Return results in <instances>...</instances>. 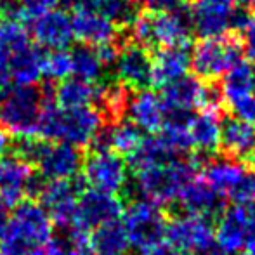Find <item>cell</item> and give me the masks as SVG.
Wrapping results in <instances>:
<instances>
[{"label":"cell","mask_w":255,"mask_h":255,"mask_svg":"<svg viewBox=\"0 0 255 255\" xmlns=\"http://www.w3.org/2000/svg\"><path fill=\"white\" fill-rule=\"evenodd\" d=\"M103 128V113L94 106L61 108L47 101L42 113L38 135L51 142L85 148L98 142Z\"/></svg>","instance_id":"1"},{"label":"cell","mask_w":255,"mask_h":255,"mask_svg":"<svg viewBox=\"0 0 255 255\" xmlns=\"http://www.w3.org/2000/svg\"><path fill=\"white\" fill-rule=\"evenodd\" d=\"M200 161L196 158H170L160 163L135 170L134 186L141 198L160 205L177 202L182 189L198 174Z\"/></svg>","instance_id":"2"},{"label":"cell","mask_w":255,"mask_h":255,"mask_svg":"<svg viewBox=\"0 0 255 255\" xmlns=\"http://www.w3.org/2000/svg\"><path fill=\"white\" fill-rule=\"evenodd\" d=\"M134 44L144 49L186 47L191 38L188 14L181 9H153L139 12L128 23Z\"/></svg>","instance_id":"3"},{"label":"cell","mask_w":255,"mask_h":255,"mask_svg":"<svg viewBox=\"0 0 255 255\" xmlns=\"http://www.w3.org/2000/svg\"><path fill=\"white\" fill-rule=\"evenodd\" d=\"M54 224L40 203L21 202L7 219L0 240L2 252L7 255H28L31 250L52 240Z\"/></svg>","instance_id":"4"},{"label":"cell","mask_w":255,"mask_h":255,"mask_svg":"<svg viewBox=\"0 0 255 255\" xmlns=\"http://www.w3.org/2000/svg\"><path fill=\"white\" fill-rule=\"evenodd\" d=\"M45 98L35 87L9 85L0 94V125L9 135L35 139L40 128Z\"/></svg>","instance_id":"5"},{"label":"cell","mask_w":255,"mask_h":255,"mask_svg":"<svg viewBox=\"0 0 255 255\" xmlns=\"http://www.w3.org/2000/svg\"><path fill=\"white\" fill-rule=\"evenodd\" d=\"M19 156L28 163H35L45 181H73L82 168V154L78 148L64 142L26 139L19 148Z\"/></svg>","instance_id":"6"},{"label":"cell","mask_w":255,"mask_h":255,"mask_svg":"<svg viewBox=\"0 0 255 255\" xmlns=\"http://www.w3.org/2000/svg\"><path fill=\"white\" fill-rule=\"evenodd\" d=\"M191 68L203 80H217L224 77L238 61H242V45L226 35L202 38L193 47Z\"/></svg>","instance_id":"7"},{"label":"cell","mask_w":255,"mask_h":255,"mask_svg":"<svg viewBox=\"0 0 255 255\" xmlns=\"http://www.w3.org/2000/svg\"><path fill=\"white\" fill-rule=\"evenodd\" d=\"M84 181L91 189L120 195L128 184V165L124 156L108 148L98 146L82 163Z\"/></svg>","instance_id":"8"},{"label":"cell","mask_w":255,"mask_h":255,"mask_svg":"<svg viewBox=\"0 0 255 255\" xmlns=\"http://www.w3.org/2000/svg\"><path fill=\"white\" fill-rule=\"evenodd\" d=\"M165 238L184 255H205L215 245V226L208 217L181 214L167 221Z\"/></svg>","instance_id":"9"},{"label":"cell","mask_w":255,"mask_h":255,"mask_svg":"<svg viewBox=\"0 0 255 255\" xmlns=\"http://www.w3.org/2000/svg\"><path fill=\"white\" fill-rule=\"evenodd\" d=\"M122 224L130 238L132 247L141 250L158 240L165 238L167 217L160 205L139 198L134 200L124 210Z\"/></svg>","instance_id":"10"},{"label":"cell","mask_w":255,"mask_h":255,"mask_svg":"<svg viewBox=\"0 0 255 255\" xmlns=\"http://www.w3.org/2000/svg\"><path fill=\"white\" fill-rule=\"evenodd\" d=\"M161 99L168 115H191L195 110L219 111V106L222 103L221 92L188 75L165 87Z\"/></svg>","instance_id":"11"},{"label":"cell","mask_w":255,"mask_h":255,"mask_svg":"<svg viewBox=\"0 0 255 255\" xmlns=\"http://www.w3.org/2000/svg\"><path fill=\"white\" fill-rule=\"evenodd\" d=\"M255 233V210L243 205L226 208L215 224V245L228 255H236L247 249Z\"/></svg>","instance_id":"12"},{"label":"cell","mask_w":255,"mask_h":255,"mask_svg":"<svg viewBox=\"0 0 255 255\" xmlns=\"http://www.w3.org/2000/svg\"><path fill=\"white\" fill-rule=\"evenodd\" d=\"M188 17L191 30L202 38L222 37L235 28L238 10L235 0H196Z\"/></svg>","instance_id":"13"},{"label":"cell","mask_w":255,"mask_h":255,"mask_svg":"<svg viewBox=\"0 0 255 255\" xmlns=\"http://www.w3.org/2000/svg\"><path fill=\"white\" fill-rule=\"evenodd\" d=\"M122 214H124V205L117 195L89 189V191L80 193L73 229L84 233L94 231L96 228L106 222L120 219Z\"/></svg>","instance_id":"14"},{"label":"cell","mask_w":255,"mask_h":255,"mask_svg":"<svg viewBox=\"0 0 255 255\" xmlns=\"http://www.w3.org/2000/svg\"><path fill=\"white\" fill-rule=\"evenodd\" d=\"M40 205L51 217L54 226L73 229L80 189L73 181H47L38 188Z\"/></svg>","instance_id":"15"},{"label":"cell","mask_w":255,"mask_h":255,"mask_svg":"<svg viewBox=\"0 0 255 255\" xmlns=\"http://www.w3.org/2000/svg\"><path fill=\"white\" fill-rule=\"evenodd\" d=\"M31 163L21 156L0 158V200L5 205L24 202L28 195L38 191Z\"/></svg>","instance_id":"16"},{"label":"cell","mask_w":255,"mask_h":255,"mask_svg":"<svg viewBox=\"0 0 255 255\" xmlns=\"http://www.w3.org/2000/svg\"><path fill=\"white\" fill-rule=\"evenodd\" d=\"M31 35L38 45L49 51H66L75 40L71 16L61 9L40 14L31 21Z\"/></svg>","instance_id":"17"},{"label":"cell","mask_w":255,"mask_h":255,"mask_svg":"<svg viewBox=\"0 0 255 255\" xmlns=\"http://www.w3.org/2000/svg\"><path fill=\"white\" fill-rule=\"evenodd\" d=\"M151 57L144 47L137 44H128L118 51L115 59V75L120 85L141 91L151 84Z\"/></svg>","instance_id":"18"},{"label":"cell","mask_w":255,"mask_h":255,"mask_svg":"<svg viewBox=\"0 0 255 255\" xmlns=\"http://www.w3.org/2000/svg\"><path fill=\"white\" fill-rule=\"evenodd\" d=\"M125 113L130 124H134L141 132H148V134L160 132L168 117L161 96L149 89H141V91H135L134 96H128Z\"/></svg>","instance_id":"19"},{"label":"cell","mask_w":255,"mask_h":255,"mask_svg":"<svg viewBox=\"0 0 255 255\" xmlns=\"http://www.w3.org/2000/svg\"><path fill=\"white\" fill-rule=\"evenodd\" d=\"M71 23H73L75 38L87 47L98 49L108 44H115L118 37V24L94 10L77 9L71 16Z\"/></svg>","instance_id":"20"},{"label":"cell","mask_w":255,"mask_h":255,"mask_svg":"<svg viewBox=\"0 0 255 255\" xmlns=\"http://www.w3.org/2000/svg\"><path fill=\"white\" fill-rule=\"evenodd\" d=\"M221 148L233 160L255 167V124L236 117L222 122Z\"/></svg>","instance_id":"21"},{"label":"cell","mask_w":255,"mask_h":255,"mask_svg":"<svg viewBox=\"0 0 255 255\" xmlns=\"http://www.w3.org/2000/svg\"><path fill=\"white\" fill-rule=\"evenodd\" d=\"M177 203L182 207L184 214H195L210 219L212 215L222 212L224 198L205 181L202 175H196L182 189Z\"/></svg>","instance_id":"22"},{"label":"cell","mask_w":255,"mask_h":255,"mask_svg":"<svg viewBox=\"0 0 255 255\" xmlns=\"http://www.w3.org/2000/svg\"><path fill=\"white\" fill-rule=\"evenodd\" d=\"M191 57L184 47L161 49L151 61V84L154 87H168L188 75Z\"/></svg>","instance_id":"23"},{"label":"cell","mask_w":255,"mask_h":255,"mask_svg":"<svg viewBox=\"0 0 255 255\" xmlns=\"http://www.w3.org/2000/svg\"><path fill=\"white\" fill-rule=\"evenodd\" d=\"M191 144L202 154H212L221 148L222 122L219 111L202 110L200 113L191 115Z\"/></svg>","instance_id":"24"},{"label":"cell","mask_w":255,"mask_h":255,"mask_svg":"<svg viewBox=\"0 0 255 255\" xmlns=\"http://www.w3.org/2000/svg\"><path fill=\"white\" fill-rule=\"evenodd\" d=\"M44 57L45 54L33 44L17 49L10 63V82L14 85L33 87L44 77Z\"/></svg>","instance_id":"25"},{"label":"cell","mask_w":255,"mask_h":255,"mask_svg":"<svg viewBox=\"0 0 255 255\" xmlns=\"http://www.w3.org/2000/svg\"><path fill=\"white\" fill-rule=\"evenodd\" d=\"M255 70L245 61H238L228 73L222 77L221 98L229 108L242 103L243 99L255 94Z\"/></svg>","instance_id":"26"},{"label":"cell","mask_w":255,"mask_h":255,"mask_svg":"<svg viewBox=\"0 0 255 255\" xmlns=\"http://www.w3.org/2000/svg\"><path fill=\"white\" fill-rule=\"evenodd\" d=\"M91 245L96 255H128L132 243L120 219L106 222L92 231Z\"/></svg>","instance_id":"27"},{"label":"cell","mask_w":255,"mask_h":255,"mask_svg":"<svg viewBox=\"0 0 255 255\" xmlns=\"http://www.w3.org/2000/svg\"><path fill=\"white\" fill-rule=\"evenodd\" d=\"M56 104L61 108H84L92 106L101 99V87L96 84H89L80 78H66L59 82L54 91Z\"/></svg>","instance_id":"28"},{"label":"cell","mask_w":255,"mask_h":255,"mask_svg":"<svg viewBox=\"0 0 255 255\" xmlns=\"http://www.w3.org/2000/svg\"><path fill=\"white\" fill-rule=\"evenodd\" d=\"M142 132L130 122H115L108 128H103L98 141L99 146L108 148L111 151L122 154V156H130L142 142Z\"/></svg>","instance_id":"29"},{"label":"cell","mask_w":255,"mask_h":255,"mask_svg":"<svg viewBox=\"0 0 255 255\" xmlns=\"http://www.w3.org/2000/svg\"><path fill=\"white\" fill-rule=\"evenodd\" d=\"M189 124H191V115H168L160 130V137L175 156L193 149Z\"/></svg>","instance_id":"30"},{"label":"cell","mask_w":255,"mask_h":255,"mask_svg":"<svg viewBox=\"0 0 255 255\" xmlns=\"http://www.w3.org/2000/svg\"><path fill=\"white\" fill-rule=\"evenodd\" d=\"M71 59H73L75 78H80V80L89 82V84H98L101 80L106 64L103 63V59L99 57L94 47L82 45V47L75 49L71 52Z\"/></svg>","instance_id":"31"},{"label":"cell","mask_w":255,"mask_h":255,"mask_svg":"<svg viewBox=\"0 0 255 255\" xmlns=\"http://www.w3.org/2000/svg\"><path fill=\"white\" fill-rule=\"evenodd\" d=\"M128 158H130L132 170L135 172L139 168H144L149 167V165L175 158V154L168 149V146L165 144L161 137H148V139H142L141 146Z\"/></svg>","instance_id":"32"},{"label":"cell","mask_w":255,"mask_h":255,"mask_svg":"<svg viewBox=\"0 0 255 255\" xmlns=\"http://www.w3.org/2000/svg\"><path fill=\"white\" fill-rule=\"evenodd\" d=\"M77 9H87L110 17L117 24L130 23L132 7L128 0H70Z\"/></svg>","instance_id":"33"},{"label":"cell","mask_w":255,"mask_h":255,"mask_svg":"<svg viewBox=\"0 0 255 255\" xmlns=\"http://www.w3.org/2000/svg\"><path fill=\"white\" fill-rule=\"evenodd\" d=\"M73 75V59L68 51H51L44 57V77L52 82H63Z\"/></svg>","instance_id":"34"},{"label":"cell","mask_w":255,"mask_h":255,"mask_svg":"<svg viewBox=\"0 0 255 255\" xmlns=\"http://www.w3.org/2000/svg\"><path fill=\"white\" fill-rule=\"evenodd\" d=\"M128 96L125 92L124 85H110V87L101 89V99L99 103L104 104V110L113 117H118L127 108Z\"/></svg>","instance_id":"35"},{"label":"cell","mask_w":255,"mask_h":255,"mask_svg":"<svg viewBox=\"0 0 255 255\" xmlns=\"http://www.w3.org/2000/svg\"><path fill=\"white\" fill-rule=\"evenodd\" d=\"M235 28L242 33L243 49H245L247 56L252 61H255V12H238Z\"/></svg>","instance_id":"36"},{"label":"cell","mask_w":255,"mask_h":255,"mask_svg":"<svg viewBox=\"0 0 255 255\" xmlns=\"http://www.w3.org/2000/svg\"><path fill=\"white\" fill-rule=\"evenodd\" d=\"M66 250H68V255H96L94 249H92V245H91V236H89V233L77 231V229L71 231V236L66 243Z\"/></svg>","instance_id":"37"},{"label":"cell","mask_w":255,"mask_h":255,"mask_svg":"<svg viewBox=\"0 0 255 255\" xmlns=\"http://www.w3.org/2000/svg\"><path fill=\"white\" fill-rule=\"evenodd\" d=\"M21 9H23L24 17H37L40 14H45L49 10L57 9L61 0H21Z\"/></svg>","instance_id":"38"},{"label":"cell","mask_w":255,"mask_h":255,"mask_svg":"<svg viewBox=\"0 0 255 255\" xmlns=\"http://www.w3.org/2000/svg\"><path fill=\"white\" fill-rule=\"evenodd\" d=\"M14 52L16 51H12L0 38V91H3V89L10 85V63H12Z\"/></svg>","instance_id":"39"},{"label":"cell","mask_w":255,"mask_h":255,"mask_svg":"<svg viewBox=\"0 0 255 255\" xmlns=\"http://www.w3.org/2000/svg\"><path fill=\"white\" fill-rule=\"evenodd\" d=\"M141 255H184L181 250H177L167 238H161L158 242L151 243V245L144 247L139 250Z\"/></svg>","instance_id":"40"},{"label":"cell","mask_w":255,"mask_h":255,"mask_svg":"<svg viewBox=\"0 0 255 255\" xmlns=\"http://www.w3.org/2000/svg\"><path fill=\"white\" fill-rule=\"evenodd\" d=\"M28 255H68L66 243L59 240H49L47 243L40 245L38 249L31 250Z\"/></svg>","instance_id":"41"},{"label":"cell","mask_w":255,"mask_h":255,"mask_svg":"<svg viewBox=\"0 0 255 255\" xmlns=\"http://www.w3.org/2000/svg\"><path fill=\"white\" fill-rule=\"evenodd\" d=\"M128 2L142 3V5H151L153 9H161V10L177 9L179 7V0H128Z\"/></svg>","instance_id":"42"},{"label":"cell","mask_w":255,"mask_h":255,"mask_svg":"<svg viewBox=\"0 0 255 255\" xmlns=\"http://www.w3.org/2000/svg\"><path fill=\"white\" fill-rule=\"evenodd\" d=\"M10 149V135L3 128H0V158H3Z\"/></svg>","instance_id":"43"},{"label":"cell","mask_w":255,"mask_h":255,"mask_svg":"<svg viewBox=\"0 0 255 255\" xmlns=\"http://www.w3.org/2000/svg\"><path fill=\"white\" fill-rule=\"evenodd\" d=\"M9 205H5L0 200V240L3 236V231H5V226H7V219H9V212H7Z\"/></svg>","instance_id":"44"},{"label":"cell","mask_w":255,"mask_h":255,"mask_svg":"<svg viewBox=\"0 0 255 255\" xmlns=\"http://www.w3.org/2000/svg\"><path fill=\"white\" fill-rule=\"evenodd\" d=\"M247 250H249V255H255V233L252 235V238H250L249 245H247Z\"/></svg>","instance_id":"45"},{"label":"cell","mask_w":255,"mask_h":255,"mask_svg":"<svg viewBox=\"0 0 255 255\" xmlns=\"http://www.w3.org/2000/svg\"><path fill=\"white\" fill-rule=\"evenodd\" d=\"M205 255H228V254H224V252H222V250L215 249V250H210V252H207Z\"/></svg>","instance_id":"46"},{"label":"cell","mask_w":255,"mask_h":255,"mask_svg":"<svg viewBox=\"0 0 255 255\" xmlns=\"http://www.w3.org/2000/svg\"><path fill=\"white\" fill-rule=\"evenodd\" d=\"M243 3H249V5H255V0H240Z\"/></svg>","instance_id":"47"},{"label":"cell","mask_w":255,"mask_h":255,"mask_svg":"<svg viewBox=\"0 0 255 255\" xmlns=\"http://www.w3.org/2000/svg\"><path fill=\"white\" fill-rule=\"evenodd\" d=\"M0 255H7V254H3V252H0Z\"/></svg>","instance_id":"48"},{"label":"cell","mask_w":255,"mask_h":255,"mask_svg":"<svg viewBox=\"0 0 255 255\" xmlns=\"http://www.w3.org/2000/svg\"><path fill=\"white\" fill-rule=\"evenodd\" d=\"M254 91H255V85H254Z\"/></svg>","instance_id":"49"},{"label":"cell","mask_w":255,"mask_h":255,"mask_svg":"<svg viewBox=\"0 0 255 255\" xmlns=\"http://www.w3.org/2000/svg\"><path fill=\"white\" fill-rule=\"evenodd\" d=\"M245 255H249V254H245Z\"/></svg>","instance_id":"50"}]
</instances>
